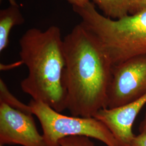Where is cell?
Segmentation results:
<instances>
[{
    "mask_svg": "<svg viewBox=\"0 0 146 146\" xmlns=\"http://www.w3.org/2000/svg\"><path fill=\"white\" fill-rule=\"evenodd\" d=\"M63 40L67 110L74 116L94 117L107 108L113 65L96 37L82 22Z\"/></svg>",
    "mask_w": 146,
    "mask_h": 146,
    "instance_id": "1",
    "label": "cell"
},
{
    "mask_svg": "<svg viewBox=\"0 0 146 146\" xmlns=\"http://www.w3.org/2000/svg\"><path fill=\"white\" fill-rule=\"evenodd\" d=\"M63 40L60 28L52 26L29 29L19 41L21 62L28 72L20 84L22 91L60 113L67 110Z\"/></svg>",
    "mask_w": 146,
    "mask_h": 146,
    "instance_id": "2",
    "label": "cell"
},
{
    "mask_svg": "<svg viewBox=\"0 0 146 146\" xmlns=\"http://www.w3.org/2000/svg\"><path fill=\"white\" fill-rule=\"evenodd\" d=\"M73 9L96 37L113 66L146 55V9L113 20L100 14L90 1Z\"/></svg>",
    "mask_w": 146,
    "mask_h": 146,
    "instance_id": "3",
    "label": "cell"
},
{
    "mask_svg": "<svg viewBox=\"0 0 146 146\" xmlns=\"http://www.w3.org/2000/svg\"><path fill=\"white\" fill-rule=\"evenodd\" d=\"M29 105L39 121L47 146H60L61 139L75 136L94 139L107 146H119L107 127L94 117L63 115L47 104L32 99Z\"/></svg>",
    "mask_w": 146,
    "mask_h": 146,
    "instance_id": "4",
    "label": "cell"
},
{
    "mask_svg": "<svg viewBox=\"0 0 146 146\" xmlns=\"http://www.w3.org/2000/svg\"><path fill=\"white\" fill-rule=\"evenodd\" d=\"M146 94V55L114 66L107 108L125 106Z\"/></svg>",
    "mask_w": 146,
    "mask_h": 146,
    "instance_id": "5",
    "label": "cell"
},
{
    "mask_svg": "<svg viewBox=\"0 0 146 146\" xmlns=\"http://www.w3.org/2000/svg\"><path fill=\"white\" fill-rule=\"evenodd\" d=\"M33 115L0 102V146H47Z\"/></svg>",
    "mask_w": 146,
    "mask_h": 146,
    "instance_id": "6",
    "label": "cell"
},
{
    "mask_svg": "<svg viewBox=\"0 0 146 146\" xmlns=\"http://www.w3.org/2000/svg\"><path fill=\"white\" fill-rule=\"evenodd\" d=\"M146 104V94L125 106L99 110L94 117L110 129L119 146H131L135 134L133 126L137 115Z\"/></svg>",
    "mask_w": 146,
    "mask_h": 146,
    "instance_id": "7",
    "label": "cell"
},
{
    "mask_svg": "<svg viewBox=\"0 0 146 146\" xmlns=\"http://www.w3.org/2000/svg\"><path fill=\"white\" fill-rule=\"evenodd\" d=\"M25 22L19 5H10L0 11V52L9 44V37L14 27L20 26Z\"/></svg>",
    "mask_w": 146,
    "mask_h": 146,
    "instance_id": "8",
    "label": "cell"
},
{
    "mask_svg": "<svg viewBox=\"0 0 146 146\" xmlns=\"http://www.w3.org/2000/svg\"><path fill=\"white\" fill-rule=\"evenodd\" d=\"M105 16L113 20L130 15L131 0H92Z\"/></svg>",
    "mask_w": 146,
    "mask_h": 146,
    "instance_id": "9",
    "label": "cell"
},
{
    "mask_svg": "<svg viewBox=\"0 0 146 146\" xmlns=\"http://www.w3.org/2000/svg\"><path fill=\"white\" fill-rule=\"evenodd\" d=\"M0 102L8 104L15 109L31 112L29 104L27 105L23 104L11 94L2 78L0 79Z\"/></svg>",
    "mask_w": 146,
    "mask_h": 146,
    "instance_id": "10",
    "label": "cell"
},
{
    "mask_svg": "<svg viewBox=\"0 0 146 146\" xmlns=\"http://www.w3.org/2000/svg\"><path fill=\"white\" fill-rule=\"evenodd\" d=\"M60 146H95L94 142L85 136H69L63 138L59 141Z\"/></svg>",
    "mask_w": 146,
    "mask_h": 146,
    "instance_id": "11",
    "label": "cell"
},
{
    "mask_svg": "<svg viewBox=\"0 0 146 146\" xmlns=\"http://www.w3.org/2000/svg\"><path fill=\"white\" fill-rule=\"evenodd\" d=\"M146 9V0H131L130 15Z\"/></svg>",
    "mask_w": 146,
    "mask_h": 146,
    "instance_id": "12",
    "label": "cell"
},
{
    "mask_svg": "<svg viewBox=\"0 0 146 146\" xmlns=\"http://www.w3.org/2000/svg\"><path fill=\"white\" fill-rule=\"evenodd\" d=\"M131 146H146V133L135 135Z\"/></svg>",
    "mask_w": 146,
    "mask_h": 146,
    "instance_id": "13",
    "label": "cell"
},
{
    "mask_svg": "<svg viewBox=\"0 0 146 146\" xmlns=\"http://www.w3.org/2000/svg\"><path fill=\"white\" fill-rule=\"evenodd\" d=\"M73 7H83L90 2V0H66Z\"/></svg>",
    "mask_w": 146,
    "mask_h": 146,
    "instance_id": "14",
    "label": "cell"
},
{
    "mask_svg": "<svg viewBox=\"0 0 146 146\" xmlns=\"http://www.w3.org/2000/svg\"><path fill=\"white\" fill-rule=\"evenodd\" d=\"M139 132L140 133H146V111L143 119L141 121L139 125Z\"/></svg>",
    "mask_w": 146,
    "mask_h": 146,
    "instance_id": "15",
    "label": "cell"
},
{
    "mask_svg": "<svg viewBox=\"0 0 146 146\" xmlns=\"http://www.w3.org/2000/svg\"><path fill=\"white\" fill-rule=\"evenodd\" d=\"M10 3V5H18L16 0H8Z\"/></svg>",
    "mask_w": 146,
    "mask_h": 146,
    "instance_id": "16",
    "label": "cell"
}]
</instances>
